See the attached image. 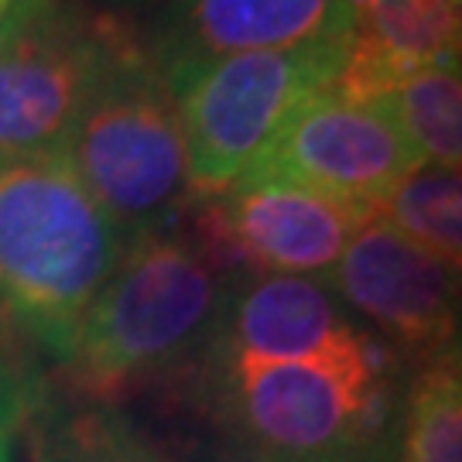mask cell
Here are the masks:
<instances>
[{"label": "cell", "instance_id": "cell-1", "mask_svg": "<svg viewBox=\"0 0 462 462\" xmlns=\"http://www.w3.org/2000/svg\"><path fill=\"white\" fill-rule=\"evenodd\" d=\"M233 284L175 223L127 240L59 364L72 397L114 408L120 397L213 356Z\"/></svg>", "mask_w": 462, "mask_h": 462}, {"label": "cell", "instance_id": "cell-2", "mask_svg": "<svg viewBox=\"0 0 462 462\" xmlns=\"http://www.w3.org/2000/svg\"><path fill=\"white\" fill-rule=\"evenodd\" d=\"M124 250L62 151L0 162V336L62 364Z\"/></svg>", "mask_w": 462, "mask_h": 462}, {"label": "cell", "instance_id": "cell-3", "mask_svg": "<svg viewBox=\"0 0 462 462\" xmlns=\"http://www.w3.org/2000/svg\"><path fill=\"white\" fill-rule=\"evenodd\" d=\"M62 154L127 240L179 223L196 202L179 103L137 34L93 89Z\"/></svg>", "mask_w": 462, "mask_h": 462}, {"label": "cell", "instance_id": "cell-4", "mask_svg": "<svg viewBox=\"0 0 462 462\" xmlns=\"http://www.w3.org/2000/svg\"><path fill=\"white\" fill-rule=\"evenodd\" d=\"M226 418L267 462H339L366 446L391 411V346L364 332L322 360H216Z\"/></svg>", "mask_w": 462, "mask_h": 462}, {"label": "cell", "instance_id": "cell-5", "mask_svg": "<svg viewBox=\"0 0 462 462\" xmlns=\"http://www.w3.org/2000/svg\"><path fill=\"white\" fill-rule=\"evenodd\" d=\"M346 42H319L284 51H247L171 76L179 103L192 196H223L250 175L288 116L309 97L339 83Z\"/></svg>", "mask_w": 462, "mask_h": 462}, {"label": "cell", "instance_id": "cell-6", "mask_svg": "<svg viewBox=\"0 0 462 462\" xmlns=\"http://www.w3.org/2000/svg\"><path fill=\"white\" fill-rule=\"evenodd\" d=\"M134 32L83 0H21L0 32V162L62 151Z\"/></svg>", "mask_w": 462, "mask_h": 462}, {"label": "cell", "instance_id": "cell-7", "mask_svg": "<svg viewBox=\"0 0 462 462\" xmlns=\"http://www.w3.org/2000/svg\"><path fill=\"white\" fill-rule=\"evenodd\" d=\"M185 213V236L233 281L250 274L326 278L353 233L377 216L267 175L240 179L223 196L196 199Z\"/></svg>", "mask_w": 462, "mask_h": 462}, {"label": "cell", "instance_id": "cell-8", "mask_svg": "<svg viewBox=\"0 0 462 462\" xmlns=\"http://www.w3.org/2000/svg\"><path fill=\"white\" fill-rule=\"evenodd\" d=\"M418 165L421 158L380 99L346 97L332 86L309 97L288 116L250 175L284 179L377 213L380 202Z\"/></svg>", "mask_w": 462, "mask_h": 462}, {"label": "cell", "instance_id": "cell-9", "mask_svg": "<svg viewBox=\"0 0 462 462\" xmlns=\"http://www.w3.org/2000/svg\"><path fill=\"white\" fill-rule=\"evenodd\" d=\"M322 281L394 346L425 360L459 346L462 274L380 216L353 233Z\"/></svg>", "mask_w": 462, "mask_h": 462}, {"label": "cell", "instance_id": "cell-10", "mask_svg": "<svg viewBox=\"0 0 462 462\" xmlns=\"http://www.w3.org/2000/svg\"><path fill=\"white\" fill-rule=\"evenodd\" d=\"M353 28L346 0H168L148 51L171 79L230 55L346 42Z\"/></svg>", "mask_w": 462, "mask_h": 462}, {"label": "cell", "instance_id": "cell-11", "mask_svg": "<svg viewBox=\"0 0 462 462\" xmlns=\"http://www.w3.org/2000/svg\"><path fill=\"white\" fill-rule=\"evenodd\" d=\"M360 339L364 332L349 322L322 278L250 274L233 284L213 360H322Z\"/></svg>", "mask_w": 462, "mask_h": 462}, {"label": "cell", "instance_id": "cell-12", "mask_svg": "<svg viewBox=\"0 0 462 462\" xmlns=\"http://www.w3.org/2000/svg\"><path fill=\"white\" fill-rule=\"evenodd\" d=\"M431 66H456L448 0H370L356 14L346 69L336 89L377 99Z\"/></svg>", "mask_w": 462, "mask_h": 462}, {"label": "cell", "instance_id": "cell-13", "mask_svg": "<svg viewBox=\"0 0 462 462\" xmlns=\"http://www.w3.org/2000/svg\"><path fill=\"white\" fill-rule=\"evenodd\" d=\"M377 99L394 116L421 165L462 171V69H421Z\"/></svg>", "mask_w": 462, "mask_h": 462}, {"label": "cell", "instance_id": "cell-14", "mask_svg": "<svg viewBox=\"0 0 462 462\" xmlns=\"http://www.w3.org/2000/svg\"><path fill=\"white\" fill-rule=\"evenodd\" d=\"M377 216L462 274V171L418 165Z\"/></svg>", "mask_w": 462, "mask_h": 462}, {"label": "cell", "instance_id": "cell-15", "mask_svg": "<svg viewBox=\"0 0 462 462\" xmlns=\"http://www.w3.org/2000/svg\"><path fill=\"white\" fill-rule=\"evenodd\" d=\"M34 462H165L116 408L83 404L45 414L34 431Z\"/></svg>", "mask_w": 462, "mask_h": 462}, {"label": "cell", "instance_id": "cell-16", "mask_svg": "<svg viewBox=\"0 0 462 462\" xmlns=\"http://www.w3.org/2000/svg\"><path fill=\"white\" fill-rule=\"evenodd\" d=\"M404 462H462V346L431 356L414 374Z\"/></svg>", "mask_w": 462, "mask_h": 462}, {"label": "cell", "instance_id": "cell-17", "mask_svg": "<svg viewBox=\"0 0 462 462\" xmlns=\"http://www.w3.org/2000/svg\"><path fill=\"white\" fill-rule=\"evenodd\" d=\"M182 462H267V459L230 435V439H223V442H206V446L192 448Z\"/></svg>", "mask_w": 462, "mask_h": 462}, {"label": "cell", "instance_id": "cell-18", "mask_svg": "<svg viewBox=\"0 0 462 462\" xmlns=\"http://www.w3.org/2000/svg\"><path fill=\"white\" fill-rule=\"evenodd\" d=\"M452 11V62L462 69V0H448Z\"/></svg>", "mask_w": 462, "mask_h": 462}, {"label": "cell", "instance_id": "cell-19", "mask_svg": "<svg viewBox=\"0 0 462 462\" xmlns=\"http://www.w3.org/2000/svg\"><path fill=\"white\" fill-rule=\"evenodd\" d=\"M0 462H14L11 459V425H7V414H0Z\"/></svg>", "mask_w": 462, "mask_h": 462}, {"label": "cell", "instance_id": "cell-20", "mask_svg": "<svg viewBox=\"0 0 462 462\" xmlns=\"http://www.w3.org/2000/svg\"><path fill=\"white\" fill-rule=\"evenodd\" d=\"M17 7H21V0H0V32H4V24L11 21V14H14Z\"/></svg>", "mask_w": 462, "mask_h": 462}, {"label": "cell", "instance_id": "cell-21", "mask_svg": "<svg viewBox=\"0 0 462 462\" xmlns=\"http://www.w3.org/2000/svg\"><path fill=\"white\" fill-rule=\"evenodd\" d=\"M349 7H353V14H360V11H364L366 4H370V0H346Z\"/></svg>", "mask_w": 462, "mask_h": 462}, {"label": "cell", "instance_id": "cell-22", "mask_svg": "<svg viewBox=\"0 0 462 462\" xmlns=\"http://www.w3.org/2000/svg\"><path fill=\"white\" fill-rule=\"evenodd\" d=\"M124 4H137L141 7V4H162V0H124Z\"/></svg>", "mask_w": 462, "mask_h": 462}]
</instances>
